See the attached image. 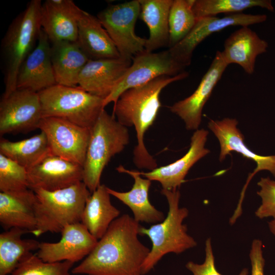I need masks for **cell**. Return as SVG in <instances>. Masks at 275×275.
Returning a JSON list of instances; mask_svg holds the SVG:
<instances>
[{
    "mask_svg": "<svg viewBox=\"0 0 275 275\" xmlns=\"http://www.w3.org/2000/svg\"><path fill=\"white\" fill-rule=\"evenodd\" d=\"M141 226L128 214L115 219L91 252L71 273L87 275H142L150 250L139 239Z\"/></svg>",
    "mask_w": 275,
    "mask_h": 275,
    "instance_id": "6da1fadb",
    "label": "cell"
},
{
    "mask_svg": "<svg viewBox=\"0 0 275 275\" xmlns=\"http://www.w3.org/2000/svg\"><path fill=\"white\" fill-rule=\"evenodd\" d=\"M188 75L185 71L174 76H160L145 85L129 89L119 96L114 104L113 116L125 127H134L137 144L133 151V160L138 168L151 171L158 167L156 160L146 147L145 134L157 116L161 105L159 96L162 90Z\"/></svg>",
    "mask_w": 275,
    "mask_h": 275,
    "instance_id": "7a4b0ae2",
    "label": "cell"
},
{
    "mask_svg": "<svg viewBox=\"0 0 275 275\" xmlns=\"http://www.w3.org/2000/svg\"><path fill=\"white\" fill-rule=\"evenodd\" d=\"M161 193L166 198L169 210L167 217L161 222L149 228L141 226L139 234L147 236L152 248L141 268L142 275L151 271L165 255L180 254L197 245L195 239L187 234L183 220L188 216L186 208L179 207L180 193L178 189H162Z\"/></svg>",
    "mask_w": 275,
    "mask_h": 275,
    "instance_id": "3957f363",
    "label": "cell"
},
{
    "mask_svg": "<svg viewBox=\"0 0 275 275\" xmlns=\"http://www.w3.org/2000/svg\"><path fill=\"white\" fill-rule=\"evenodd\" d=\"M33 191L37 224L32 234L36 237L48 232L61 233L67 225L80 223L86 203L91 194L82 181L54 191Z\"/></svg>",
    "mask_w": 275,
    "mask_h": 275,
    "instance_id": "277c9868",
    "label": "cell"
},
{
    "mask_svg": "<svg viewBox=\"0 0 275 275\" xmlns=\"http://www.w3.org/2000/svg\"><path fill=\"white\" fill-rule=\"evenodd\" d=\"M40 0H32L11 22L2 40L5 63V91L6 97L16 88L17 74L23 61L34 49L41 30Z\"/></svg>",
    "mask_w": 275,
    "mask_h": 275,
    "instance_id": "5b68a950",
    "label": "cell"
},
{
    "mask_svg": "<svg viewBox=\"0 0 275 275\" xmlns=\"http://www.w3.org/2000/svg\"><path fill=\"white\" fill-rule=\"evenodd\" d=\"M130 136L126 127L104 109L93 126L83 165V180L92 193L100 185L102 172L115 155L128 144Z\"/></svg>",
    "mask_w": 275,
    "mask_h": 275,
    "instance_id": "8992f818",
    "label": "cell"
},
{
    "mask_svg": "<svg viewBox=\"0 0 275 275\" xmlns=\"http://www.w3.org/2000/svg\"><path fill=\"white\" fill-rule=\"evenodd\" d=\"M38 94L42 118H59L90 129L105 107L103 99L78 87L56 84Z\"/></svg>",
    "mask_w": 275,
    "mask_h": 275,
    "instance_id": "52a82bcc",
    "label": "cell"
},
{
    "mask_svg": "<svg viewBox=\"0 0 275 275\" xmlns=\"http://www.w3.org/2000/svg\"><path fill=\"white\" fill-rule=\"evenodd\" d=\"M140 13L139 1L133 0L109 5L97 14L122 58L131 60L145 50L146 39L135 33Z\"/></svg>",
    "mask_w": 275,
    "mask_h": 275,
    "instance_id": "ba28073f",
    "label": "cell"
},
{
    "mask_svg": "<svg viewBox=\"0 0 275 275\" xmlns=\"http://www.w3.org/2000/svg\"><path fill=\"white\" fill-rule=\"evenodd\" d=\"M132 60L121 81L104 100V107L112 102L115 104L119 96L129 89L145 85L160 76L177 75L186 68L174 59L168 49L158 52L145 50Z\"/></svg>",
    "mask_w": 275,
    "mask_h": 275,
    "instance_id": "9c48e42d",
    "label": "cell"
},
{
    "mask_svg": "<svg viewBox=\"0 0 275 275\" xmlns=\"http://www.w3.org/2000/svg\"><path fill=\"white\" fill-rule=\"evenodd\" d=\"M38 129L45 133L50 153L83 167L90 129L55 117L43 118Z\"/></svg>",
    "mask_w": 275,
    "mask_h": 275,
    "instance_id": "30bf717a",
    "label": "cell"
},
{
    "mask_svg": "<svg viewBox=\"0 0 275 275\" xmlns=\"http://www.w3.org/2000/svg\"><path fill=\"white\" fill-rule=\"evenodd\" d=\"M42 119L38 93L16 89L0 102V135L28 132L38 128Z\"/></svg>",
    "mask_w": 275,
    "mask_h": 275,
    "instance_id": "8fae6325",
    "label": "cell"
},
{
    "mask_svg": "<svg viewBox=\"0 0 275 275\" xmlns=\"http://www.w3.org/2000/svg\"><path fill=\"white\" fill-rule=\"evenodd\" d=\"M267 19L265 14L243 13L231 14L223 17L208 16L197 19L189 34L173 47L168 48L174 59L186 67L191 62L194 50L204 40L211 34L231 26H249L261 23Z\"/></svg>",
    "mask_w": 275,
    "mask_h": 275,
    "instance_id": "7c38bea8",
    "label": "cell"
},
{
    "mask_svg": "<svg viewBox=\"0 0 275 275\" xmlns=\"http://www.w3.org/2000/svg\"><path fill=\"white\" fill-rule=\"evenodd\" d=\"M57 242H40L37 256L49 263L65 261L75 263L85 258L96 246L98 239L80 222L65 226Z\"/></svg>",
    "mask_w": 275,
    "mask_h": 275,
    "instance_id": "4fadbf2b",
    "label": "cell"
},
{
    "mask_svg": "<svg viewBox=\"0 0 275 275\" xmlns=\"http://www.w3.org/2000/svg\"><path fill=\"white\" fill-rule=\"evenodd\" d=\"M30 189L54 191L83 180V167L50 152L27 170Z\"/></svg>",
    "mask_w": 275,
    "mask_h": 275,
    "instance_id": "5bb4252c",
    "label": "cell"
},
{
    "mask_svg": "<svg viewBox=\"0 0 275 275\" xmlns=\"http://www.w3.org/2000/svg\"><path fill=\"white\" fill-rule=\"evenodd\" d=\"M228 66L221 51H217L208 69L194 93L169 107L172 113L184 121L186 129L196 130L199 129L204 105Z\"/></svg>",
    "mask_w": 275,
    "mask_h": 275,
    "instance_id": "9a60e30c",
    "label": "cell"
},
{
    "mask_svg": "<svg viewBox=\"0 0 275 275\" xmlns=\"http://www.w3.org/2000/svg\"><path fill=\"white\" fill-rule=\"evenodd\" d=\"M50 41L41 29L37 45L19 70L16 88L39 93L57 84L51 59Z\"/></svg>",
    "mask_w": 275,
    "mask_h": 275,
    "instance_id": "2e32d148",
    "label": "cell"
},
{
    "mask_svg": "<svg viewBox=\"0 0 275 275\" xmlns=\"http://www.w3.org/2000/svg\"><path fill=\"white\" fill-rule=\"evenodd\" d=\"M82 11L72 0H46L42 3L41 29L50 42H77Z\"/></svg>",
    "mask_w": 275,
    "mask_h": 275,
    "instance_id": "e0dca14e",
    "label": "cell"
},
{
    "mask_svg": "<svg viewBox=\"0 0 275 275\" xmlns=\"http://www.w3.org/2000/svg\"><path fill=\"white\" fill-rule=\"evenodd\" d=\"M131 64L122 58L90 60L79 77L78 87L104 100L121 81Z\"/></svg>",
    "mask_w": 275,
    "mask_h": 275,
    "instance_id": "ac0fdd59",
    "label": "cell"
},
{
    "mask_svg": "<svg viewBox=\"0 0 275 275\" xmlns=\"http://www.w3.org/2000/svg\"><path fill=\"white\" fill-rule=\"evenodd\" d=\"M208 133L203 128L195 130L190 139L189 148L184 156L169 164L157 167L149 172L138 171L139 174L151 181H158L162 189H178L184 182L190 169L210 152L205 147Z\"/></svg>",
    "mask_w": 275,
    "mask_h": 275,
    "instance_id": "d6986e66",
    "label": "cell"
},
{
    "mask_svg": "<svg viewBox=\"0 0 275 275\" xmlns=\"http://www.w3.org/2000/svg\"><path fill=\"white\" fill-rule=\"evenodd\" d=\"M237 124L236 119L229 118L221 120H210L208 122V128L219 143V161H223L227 155L235 151L256 162V168L250 174L252 177L259 171L263 170L270 172L275 177V155L263 156L251 150L245 144L244 136L237 128Z\"/></svg>",
    "mask_w": 275,
    "mask_h": 275,
    "instance_id": "ffe728a7",
    "label": "cell"
},
{
    "mask_svg": "<svg viewBox=\"0 0 275 275\" xmlns=\"http://www.w3.org/2000/svg\"><path fill=\"white\" fill-rule=\"evenodd\" d=\"M268 44L249 26H241L225 41L222 56L229 65L236 64L249 74L254 73L257 57L266 52Z\"/></svg>",
    "mask_w": 275,
    "mask_h": 275,
    "instance_id": "44dd1931",
    "label": "cell"
},
{
    "mask_svg": "<svg viewBox=\"0 0 275 275\" xmlns=\"http://www.w3.org/2000/svg\"><path fill=\"white\" fill-rule=\"evenodd\" d=\"M120 173H126L134 179L131 189L126 192H120L107 187V191L132 211L134 219L140 223L156 224L165 218L162 212L158 210L151 204L149 199V191L151 185L150 180L142 178L136 170H129L122 166L117 168Z\"/></svg>",
    "mask_w": 275,
    "mask_h": 275,
    "instance_id": "7402d4cb",
    "label": "cell"
},
{
    "mask_svg": "<svg viewBox=\"0 0 275 275\" xmlns=\"http://www.w3.org/2000/svg\"><path fill=\"white\" fill-rule=\"evenodd\" d=\"M35 202V194L31 189L14 193L0 192L2 227L5 230L18 228L32 233L37 224Z\"/></svg>",
    "mask_w": 275,
    "mask_h": 275,
    "instance_id": "603a6c76",
    "label": "cell"
},
{
    "mask_svg": "<svg viewBox=\"0 0 275 275\" xmlns=\"http://www.w3.org/2000/svg\"><path fill=\"white\" fill-rule=\"evenodd\" d=\"M77 42L90 60L120 58L98 18L84 10L78 20Z\"/></svg>",
    "mask_w": 275,
    "mask_h": 275,
    "instance_id": "cb8c5ba5",
    "label": "cell"
},
{
    "mask_svg": "<svg viewBox=\"0 0 275 275\" xmlns=\"http://www.w3.org/2000/svg\"><path fill=\"white\" fill-rule=\"evenodd\" d=\"M51 59L57 84L77 87L80 74L90 60L77 42L51 43Z\"/></svg>",
    "mask_w": 275,
    "mask_h": 275,
    "instance_id": "d4e9b609",
    "label": "cell"
},
{
    "mask_svg": "<svg viewBox=\"0 0 275 275\" xmlns=\"http://www.w3.org/2000/svg\"><path fill=\"white\" fill-rule=\"evenodd\" d=\"M139 17L147 25L149 37L145 50L150 52L169 46V17L173 0H139Z\"/></svg>",
    "mask_w": 275,
    "mask_h": 275,
    "instance_id": "484cf974",
    "label": "cell"
},
{
    "mask_svg": "<svg viewBox=\"0 0 275 275\" xmlns=\"http://www.w3.org/2000/svg\"><path fill=\"white\" fill-rule=\"evenodd\" d=\"M107 187L100 184L87 199L81 223L98 240L105 233L120 212L111 202Z\"/></svg>",
    "mask_w": 275,
    "mask_h": 275,
    "instance_id": "4316f807",
    "label": "cell"
},
{
    "mask_svg": "<svg viewBox=\"0 0 275 275\" xmlns=\"http://www.w3.org/2000/svg\"><path fill=\"white\" fill-rule=\"evenodd\" d=\"M28 231L13 228L0 234V275H9L21 261L33 251L38 250L40 243L33 239H22Z\"/></svg>",
    "mask_w": 275,
    "mask_h": 275,
    "instance_id": "83f0119b",
    "label": "cell"
},
{
    "mask_svg": "<svg viewBox=\"0 0 275 275\" xmlns=\"http://www.w3.org/2000/svg\"><path fill=\"white\" fill-rule=\"evenodd\" d=\"M49 152L46 136L42 131L20 141L12 142L1 139L0 142V154L27 170L33 167Z\"/></svg>",
    "mask_w": 275,
    "mask_h": 275,
    "instance_id": "f1b7e54d",
    "label": "cell"
},
{
    "mask_svg": "<svg viewBox=\"0 0 275 275\" xmlns=\"http://www.w3.org/2000/svg\"><path fill=\"white\" fill-rule=\"evenodd\" d=\"M260 7L273 12L271 0H195L193 9L197 19L220 13H240L247 9Z\"/></svg>",
    "mask_w": 275,
    "mask_h": 275,
    "instance_id": "f546056e",
    "label": "cell"
},
{
    "mask_svg": "<svg viewBox=\"0 0 275 275\" xmlns=\"http://www.w3.org/2000/svg\"><path fill=\"white\" fill-rule=\"evenodd\" d=\"M195 0H173L169 17L170 48L183 40L195 26L197 18L193 9Z\"/></svg>",
    "mask_w": 275,
    "mask_h": 275,
    "instance_id": "4dcf8cb0",
    "label": "cell"
},
{
    "mask_svg": "<svg viewBox=\"0 0 275 275\" xmlns=\"http://www.w3.org/2000/svg\"><path fill=\"white\" fill-rule=\"evenodd\" d=\"M74 263L68 261L49 263L33 253L25 257L9 275H70Z\"/></svg>",
    "mask_w": 275,
    "mask_h": 275,
    "instance_id": "1f68e13d",
    "label": "cell"
},
{
    "mask_svg": "<svg viewBox=\"0 0 275 275\" xmlns=\"http://www.w3.org/2000/svg\"><path fill=\"white\" fill-rule=\"evenodd\" d=\"M30 189L27 169L0 154V191L14 193Z\"/></svg>",
    "mask_w": 275,
    "mask_h": 275,
    "instance_id": "d6a6232c",
    "label": "cell"
},
{
    "mask_svg": "<svg viewBox=\"0 0 275 275\" xmlns=\"http://www.w3.org/2000/svg\"><path fill=\"white\" fill-rule=\"evenodd\" d=\"M260 187L257 194L262 200L261 205L255 212L259 218L275 216V181L269 177H262L257 183Z\"/></svg>",
    "mask_w": 275,
    "mask_h": 275,
    "instance_id": "836d02e7",
    "label": "cell"
},
{
    "mask_svg": "<svg viewBox=\"0 0 275 275\" xmlns=\"http://www.w3.org/2000/svg\"><path fill=\"white\" fill-rule=\"evenodd\" d=\"M185 266L193 275H222L217 270L215 266L210 238L207 239L205 242V259L204 263L199 264L189 261Z\"/></svg>",
    "mask_w": 275,
    "mask_h": 275,
    "instance_id": "e575fe53",
    "label": "cell"
},
{
    "mask_svg": "<svg viewBox=\"0 0 275 275\" xmlns=\"http://www.w3.org/2000/svg\"><path fill=\"white\" fill-rule=\"evenodd\" d=\"M251 275H264L265 259L263 256L262 243L260 240L253 241L250 253Z\"/></svg>",
    "mask_w": 275,
    "mask_h": 275,
    "instance_id": "d590c367",
    "label": "cell"
},
{
    "mask_svg": "<svg viewBox=\"0 0 275 275\" xmlns=\"http://www.w3.org/2000/svg\"><path fill=\"white\" fill-rule=\"evenodd\" d=\"M268 226L271 232L275 236V216L273 219L268 223Z\"/></svg>",
    "mask_w": 275,
    "mask_h": 275,
    "instance_id": "8d00e7d4",
    "label": "cell"
},
{
    "mask_svg": "<svg viewBox=\"0 0 275 275\" xmlns=\"http://www.w3.org/2000/svg\"><path fill=\"white\" fill-rule=\"evenodd\" d=\"M248 270L247 268H243L238 275H248Z\"/></svg>",
    "mask_w": 275,
    "mask_h": 275,
    "instance_id": "74e56055",
    "label": "cell"
}]
</instances>
